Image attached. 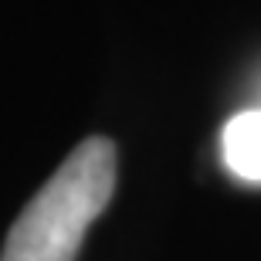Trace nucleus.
Here are the masks:
<instances>
[{
    "instance_id": "f03ea898",
    "label": "nucleus",
    "mask_w": 261,
    "mask_h": 261,
    "mask_svg": "<svg viewBox=\"0 0 261 261\" xmlns=\"http://www.w3.org/2000/svg\"><path fill=\"white\" fill-rule=\"evenodd\" d=\"M221 160L238 180L261 184V106L227 119L221 129Z\"/></svg>"
},
{
    "instance_id": "f257e3e1",
    "label": "nucleus",
    "mask_w": 261,
    "mask_h": 261,
    "mask_svg": "<svg viewBox=\"0 0 261 261\" xmlns=\"http://www.w3.org/2000/svg\"><path fill=\"white\" fill-rule=\"evenodd\" d=\"M116 190V143L88 136L14 221L0 261H75Z\"/></svg>"
}]
</instances>
